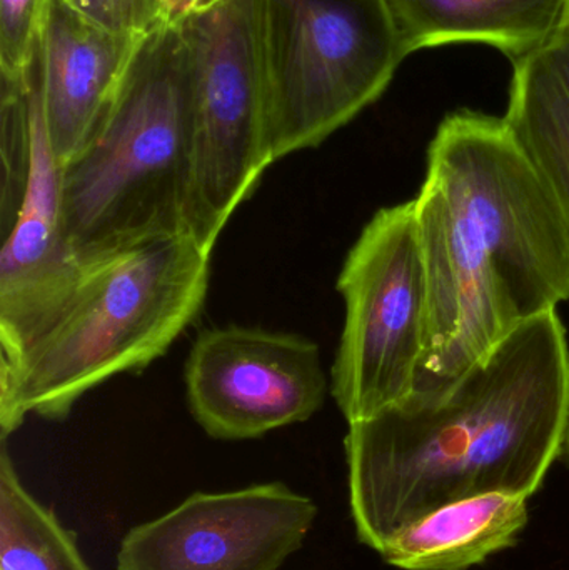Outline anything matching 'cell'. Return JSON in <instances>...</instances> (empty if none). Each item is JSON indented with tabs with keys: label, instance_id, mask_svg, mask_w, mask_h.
<instances>
[{
	"label": "cell",
	"instance_id": "5b68a950",
	"mask_svg": "<svg viewBox=\"0 0 569 570\" xmlns=\"http://www.w3.org/2000/svg\"><path fill=\"white\" fill-rule=\"evenodd\" d=\"M177 23L190 86L186 233L213 254L237 207L274 164L264 0H196Z\"/></svg>",
	"mask_w": 569,
	"mask_h": 570
},
{
	"label": "cell",
	"instance_id": "ac0fdd59",
	"mask_svg": "<svg viewBox=\"0 0 569 570\" xmlns=\"http://www.w3.org/2000/svg\"><path fill=\"white\" fill-rule=\"evenodd\" d=\"M196 0H164L163 20L177 22L183 19Z\"/></svg>",
	"mask_w": 569,
	"mask_h": 570
},
{
	"label": "cell",
	"instance_id": "4fadbf2b",
	"mask_svg": "<svg viewBox=\"0 0 569 570\" xmlns=\"http://www.w3.org/2000/svg\"><path fill=\"white\" fill-rule=\"evenodd\" d=\"M521 153L550 197L569 240V26L513 60L503 117Z\"/></svg>",
	"mask_w": 569,
	"mask_h": 570
},
{
	"label": "cell",
	"instance_id": "30bf717a",
	"mask_svg": "<svg viewBox=\"0 0 569 570\" xmlns=\"http://www.w3.org/2000/svg\"><path fill=\"white\" fill-rule=\"evenodd\" d=\"M317 508L281 482L196 492L127 532L117 570H277L303 546Z\"/></svg>",
	"mask_w": 569,
	"mask_h": 570
},
{
	"label": "cell",
	"instance_id": "3957f363",
	"mask_svg": "<svg viewBox=\"0 0 569 570\" xmlns=\"http://www.w3.org/2000/svg\"><path fill=\"white\" fill-rule=\"evenodd\" d=\"M210 256L180 233L84 264L59 314L0 364L2 441L27 415L62 421L97 385L163 357L203 311Z\"/></svg>",
	"mask_w": 569,
	"mask_h": 570
},
{
	"label": "cell",
	"instance_id": "52a82bcc",
	"mask_svg": "<svg viewBox=\"0 0 569 570\" xmlns=\"http://www.w3.org/2000/svg\"><path fill=\"white\" fill-rule=\"evenodd\" d=\"M337 291L346 305L331 394L347 424L416 392L426 352V266L414 200L381 209L351 247Z\"/></svg>",
	"mask_w": 569,
	"mask_h": 570
},
{
	"label": "cell",
	"instance_id": "6da1fadb",
	"mask_svg": "<svg viewBox=\"0 0 569 570\" xmlns=\"http://www.w3.org/2000/svg\"><path fill=\"white\" fill-rule=\"evenodd\" d=\"M569 347L557 311L511 332L460 377L351 422L344 448L357 538L380 552L463 499H530L563 452Z\"/></svg>",
	"mask_w": 569,
	"mask_h": 570
},
{
	"label": "cell",
	"instance_id": "e0dca14e",
	"mask_svg": "<svg viewBox=\"0 0 569 570\" xmlns=\"http://www.w3.org/2000/svg\"><path fill=\"white\" fill-rule=\"evenodd\" d=\"M79 12L117 32L140 33L163 22L164 0H67Z\"/></svg>",
	"mask_w": 569,
	"mask_h": 570
},
{
	"label": "cell",
	"instance_id": "8fae6325",
	"mask_svg": "<svg viewBox=\"0 0 569 570\" xmlns=\"http://www.w3.org/2000/svg\"><path fill=\"white\" fill-rule=\"evenodd\" d=\"M140 36L107 29L67 0H52L40 53L43 114L60 166L99 129Z\"/></svg>",
	"mask_w": 569,
	"mask_h": 570
},
{
	"label": "cell",
	"instance_id": "7a4b0ae2",
	"mask_svg": "<svg viewBox=\"0 0 569 570\" xmlns=\"http://www.w3.org/2000/svg\"><path fill=\"white\" fill-rule=\"evenodd\" d=\"M414 213L430 291L414 394H431L568 301L569 240L504 119L477 110L438 127Z\"/></svg>",
	"mask_w": 569,
	"mask_h": 570
},
{
	"label": "cell",
	"instance_id": "ffe728a7",
	"mask_svg": "<svg viewBox=\"0 0 569 570\" xmlns=\"http://www.w3.org/2000/svg\"><path fill=\"white\" fill-rule=\"evenodd\" d=\"M565 20H567L569 26V0H567V7H565Z\"/></svg>",
	"mask_w": 569,
	"mask_h": 570
},
{
	"label": "cell",
	"instance_id": "d6986e66",
	"mask_svg": "<svg viewBox=\"0 0 569 570\" xmlns=\"http://www.w3.org/2000/svg\"><path fill=\"white\" fill-rule=\"evenodd\" d=\"M563 452H565V454L568 455V459H569V424H568L567 438H565Z\"/></svg>",
	"mask_w": 569,
	"mask_h": 570
},
{
	"label": "cell",
	"instance_id": "9a60e30c",
	"mask_svg": "<svg viewBox=\"0 0 569 570\" xmlns=\"http://www.w3.org/2000/svg\"><path fill=\"white\" fill-rule=\"evenodd\" d=\"M0 570H90L76 534L23 488L6 441L0 455Z\"/></svg>",
	"mask_w": 569,
	"mask_h": 570
},
{
	"label": "cell",
	"instance_id": "9c48e42d",
	"mask_svg": "<svg viewBox=\"0 0 569 570\" xmlns=\"http://www.w3.org/2000/svg\"><path fill=\"white\" fill-rule=\"evenodd\" d=\"M184 382L190 414L219 441L263 438L310 421L330 387L316 342L241 325L200 332Z\"/></svg>",
	"mask_w": 569,
	"mask_h": 570
},
{
	"label": "cell",
	"instance_id": "2e32d148",
	"mask_svg": "<svg viewBox=\"0 0 569 570\" xmlns=\"http://www.w3.org/2000/svg\"><path fill=\"white\" fill-rule=\"evenodd\" d=\"M52 0H0V69L2 79L20 80L26 76Z\"/></svg>",
	"mask_w": 569,
	"mask_h": 570
},
{
	"label": "cell",
	"instance_id": "5bb4252c",
	"mask_svg": "<svg viewBox=\"0 0 569 570\" xmlns=\"http://www.w3.org/2000/svg\"><path fill=\"white\" fill-rule=\"evenodd\" d=\"M527 524L524 495H478L401 529L380 554L387 564L404 570H468L513 548Z\"/></svg>",
	"mask_w": 569,
	"mask_h": 570
},
{
	"label": "cell",
	"instance_id": "277c9868",
	"mask_svg": "<svg viewBox=\"0 0 569 570\" xmlns=\"http://www.w3.org/2000/svg\"><path fill=\"white\" fill-rule=\"evenodd\" d=\"M190 86L179 23L140 36L112 106L62 167L63 220L80 264L186 233ZM187 234V233H186Z\"/></svg>",
	"mask_w": 569,
	"mask_h": 570
},
{
	"label": "cell",
	"instance_id": "ba28073f",
	"mask_svg": "<svg viewBox=\"0 0 569 570\" xmlns=\"http://www.w3.org/2000/svg\"><path fill=\"white\" fill-rule=\"evenodd\" d=\"M0 119V364H6L59 314L84 271L63 220L62 166L43 114L40 43L23 79H2Z\"/></svg>",
	"mask_w": 569,
	"mask_h": 570
},
{
	"label": "cell",
	"instance_id": "7c38bea8",
	"mask_svg": "<svg viewBox=\"0 0 569 570\" xmlns=\"http://www.w3.org/2000/svg\"><path fill=\"white\" fill-rule=\"evenodd\" d=\"M404 59L430 47L484 43L520 59L560 29L567 0H384Z\"/></svg>",
	"mask_w": 569,
	"mask_h": 570
},
{
	"label": "cell",
	"instance_id": "8992f818",
	"mask_svg": "<svg viewBox=\"0 0 569 570\" xmlns=\"http://www.w3.org/2000/svg\"><path fill=\"white\" fill-rule=\"evenodd\" d=\"M274 163L376 102L404 60L384 0H264Z\"/></svg>",
	"mask_w": 569,
	"mask_h": 570
}]
</instances>
